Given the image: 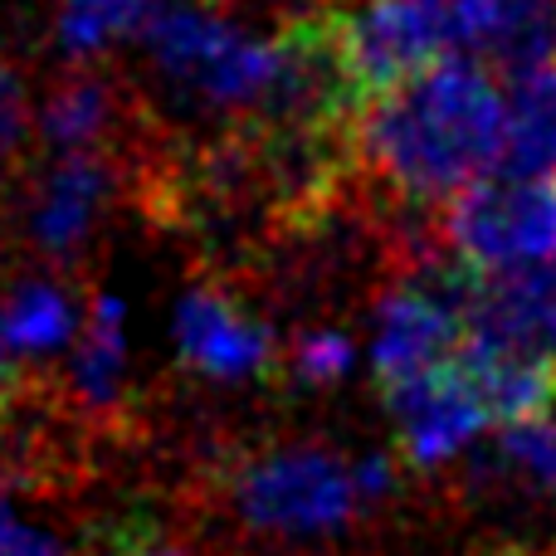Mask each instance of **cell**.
Returning a JSON list of instances; mask_svg holds the SVG:
<instances>
[{
	"label": "cell",
	"mask_w": 556,
	"mask_h": 556,
	"mask_svg": "<svg viewBox=\"0 0 556 556\" xmlns=\"http://www.w3.org/2000/svg\"><path fill=\"white\" fill-rule=\"evenodd\" d=\"M450 250L479 274H513L556 254V176H483L450 201Z\"/></svg>",
	"instance_id": "4"
},
{
	"label": "cell",
	"mask_w": 556,
	"mask_h": 556,
	"mask_svg": "<svg viewBox=\"0 0 556 556\" xmlns=\"http://www.w3.org/2000/svg\"><path fill=\"white\" fill-rule=\"evenodd\" d=\"M156 15V0H64L59 15V45L64 54L88 59L117 35L147 29Z\"/></svg>",
	"instance_id": "13"
},
{
	"label": "cell",
	"mask_w": 556,
	"mask_h": 556,
	"mask_svg": "<svg viewBox=\"0 0 556 556\" xmlns=\"http://www.w3.org/2000/svg\"><path fill=\"white\" fill-rule=\"evenodd\" d=\"M293 371L303 376L307 386L342 381V376L352 371V342H346L342 332H327V327H317V332H303L293 342Z\"/></svg>",
	"instance_id": "14"
},
{
	"label": "cell",
	"mask_w": 556,
	"mask_h": 556,
	"mask_svg": "<svg viewBox=\"0 0 556 556\" xmlns=\"http://www.w3.org/2000/svg\"><path fill=\"white\" fill-rule=\"evenodd\" d=\"M123 366H127V346H123V303L117 298H98L93 313L84 317V337L74 346V395L93 410H108L117 401L123 386Z\"/></svg>",
	"instance_id": "11"
},
{
	"label": "cell",
	"mask_w": 556,
	"mask_h": 556,
	"mask_svg": "<svg viewBox=\"0 0 556 556\" xmlns=\"http://www.w3.org/2000/svg\"><path fill=\"white\" fill-rule=\"evenodd\" d=\"M25 132H29L25 88H20V78L10 68H0V162L25 147Z\"/></svg>",
	"instance_id": "16"
},
{
	"label": "cell",
	"mask_w": 556,
	"mask_h": 556,
	"mask_svg": "<svg viewBox=\"0 0 556 556\" xmlns=\"http://www.w3.org/2000/svg\"><path fill=\"white\" fill-rule=\"evenodd\" d=\"M108 556H191V552H186L181 542L162 538L156 528H147V522H127V528L113 532Z\"/></svg>",
	"instance_id": "17"
},
{
	"label": "cell",
	"mask_w": 556,
	"mask_h": 556,
	"mask_svg": "<svg viewBox=\"0 0 556 556\" xmlns=\"http://www.w3.org/2000/svg\"><path fill=\"white\" fill-rule=\"evenodd\" d=\"M356 489H362V503L366 498H386V493L395 489V469H391V459H381V454H366L362 464H356Z\"/></svg>",
	"instance_id": "18"
},
{
	"label": "cell",
	"mask_w": 556,
	"mask_h": 556,
	"mask_svg": "<svg viewBox=\"0 0 556 556\" xmlns=\"http://www.w3.org/2000/svg\"><path fill=\"white\" fill-rule=\"evenodd\" d=\"M10 346L0 342V420L10 415V405H15V391H20V376H15V362H10Z\"/></svg>",
	"instance_id": "19"
},
{
	"label": "cell",
	"mask_w": 556,
	"mask_h": 556,
	"mask_svg": "<svg viewBox=\"0 0 556 556\" xmlns=\"http://www.w3.org/2000/svg\"><path fill=\"white\" fill-rule=\"evenodd\" d=\"M230 503L244 518V528L283 542L332 538L352 522L362 489L356 464H342L337 454L298 444V450H269L240 464L230 479Z\"/></svg>",
	"instance_id": "3"
},
{
	"label": "cell",
	"mask_w": 556,
	"mask_h": 556,
	"mask_svg": "<svg viewBox=\"0 0 556 556\" xmlns=\"http://www.w3.org/2000/svg\"><path fill=\"white\" fill-rule=\"evenodd\" d=\"M176 352L191 371L211 381H244L264 376L274 362V342L254 317H244L215 288H195L176 307Z\"/></svg>",
	"instance_id": "7"
},
{
	"label": "cell",
	"mask_w": 556,
	"mask_h": 556,
	"mask_svg": "<svg viewBox=\"0 0 556 556\" xmlns=\"http://www.w3.org/2000/svg\"><path fill=\"white\" fill-rule=\"evenodd\" d=\"M503 166L513 176H556V59L508 78Z\"/></svg>",
	"instance_id": "9"
},
{
	"label": "cell",
	"mask_w": 556,
	"mask_h": 556,
	"mask_svg": "<svg viewBox=\"0 0 556 556\" xmlns=\"http://www.w3.org/2000/svg\"><path fill=\"white\" fill-rule=\"evenodd\" d=\"M78 313L68 303L64 288L54 283H20L15 293L0 303V342L15 356H45L74 342Z\"/></svg>",
	"instance_id": "10"
},
{
	"label": "cell",
	"mask_w": 556,
	"mask_h": 556,
	"mask_svg": "<svg viewBox=\"0 0 556 556\" xmlns=\"http://www.w3.org/2000/svg\"><path fill=\"white\" fill-rule=\"evenodd\" d=\"M152 54L176 84L215 108H250L269 117L278 84H283V45L250 39L230 20L195 5H166L147 25Z\"/></svg>",
	"instance_id": "2"
},
{
	"label": "cell",
	"mask_w": 556,
	"mask_h": 556,
	"mask_svg": "<svg viewBox=\"0 0 556 556\" xmlns=\"http://www.w3.org/2000/svg\"><path fill=\"white\" fill-rule=\"evenodd\" d=\"M337 35L366 103L454 54L440 20L415 0H362L356 10H337Z\"/></svg>",
	"instance_id": "5"
},
{
	"label": "cell",
	"mask_w": 556,
	"mask_h": 556,
	"mask_svg": "<svg viewBox=\"0 0 556 556\" xmlns=\"http://www.w3.org/2000/svg\"><path fill=\"white\" fill-rule=\"evenodd\" d=\"M508 98L489 64L469 54H444L425 74L371 98L356 117V156L420 205H450L473 181L503 166Z\"/></svg>",
	"instance_id": "1"
},
{
	"label": "cell",
	"mask_w": 556,
	"mask_h": 556,
	"mask_svg": "<svg viewBox=\"0 0 556 556\" xmlns=\"http://www.w3.org/2000/svg\"><path fill=\"white\" fill-rule=\"evenodd\" d=\"M103 201H108L103 156L68 152L64 162L45 176V186H39V195H35V220H29L35 244L45 254H54V260L78 254V244L88 240V225L98 220Z\"/></svg>",
	"instance_id": "8"
},
{
	"label": "cell",
	"mask_w": 556,
	"mask_h": 556,
	"mask_svg": "<svg viewBox=\"0 0 556 556\" xmlns=\"http://www.w3.org/2000/svg\"><path fill=\"white\" fill-rule=\"evenodd\" d=\"M39 127L54 147L64 152H88V147L103 142V132L113 127V88L93 74H78L68 84H59L49 93L45 113H39Z\"/></svg>",
	"instance_id": "12"
},
{
	"label": "cell",
	"mask_w": 556,
	"mask_h": 556,
	"mask_svg": "<svg viewBox=\"0 0 556 556\" xmlns=\"http://www.w3.org/2000/svg\"><path fill=\"white\" fill-rule=\"evenodd\" d=\"M386 401H391V415L401 425V450L415 469H440V464L459 459L483 434V425H493L489 401H483L479 381L459 356L440 371L391 391Z\"/></svg>",
	"instance_id": "6"
},
{
	"label": "cell",
	"mask_w": 556,
	"mask_h": 556,
	"mask_svg": "<svg viewBox=\"0 0 556 556\" xmlns=\"http://www.w3.org/2000/svg\"><path fill=\"white\" fill-rule=\"evenodd\" d=\"M0 556H68V547L54 532L35 528V522H20L15 513L0 503Z\"/></svg>",
	"instance_id": "15"
}]
</instances>
